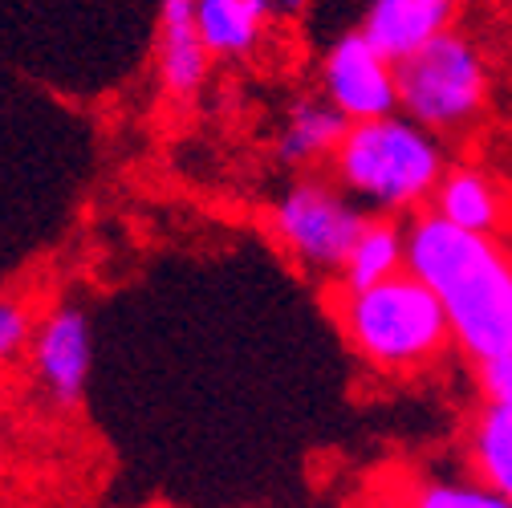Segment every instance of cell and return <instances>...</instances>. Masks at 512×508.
I'll return each mask as SVG.
<instances>
[{
	"mask_svg": "<svg viewBox=\"0 0 512 508\" xmlns=\"http://www.w3.org/2000/svg\"><path fill=\"white\" fill-rule=\"evenodd\" d=\"M407 273L435 293L452 346L472 366L512 350V252L496 236L419 212L407 220Z\"/></svg>",
	"mask_w": 512,
	"mask_h": 508,
	"instance_id": "obj_1",
	"label": "cell"
},
{
	"mask_svg": "<svg viewBox=\"0 0 512 508\" xmlns=\"http://www.w3.org/2000/svg\"><path fill=\"white\" fill-rule=\"evenodd\" d=\"M334 183L370 216H419L431 208L447 175L443 139L423 131L407 114L350 122L330 159Z\"/></svg>",
	"mask_w": 512,
	"mask_h": 508,
	"instance_id": "obj_2",
	"label": "cell"
},
{
	"mask_svg": "<svg viewBox=\"0 0 512 508\" xmlns=\"http://www.w3.org/2000/svg\"><path fill=\"white\" fill-rule=\"evenodd\" d=\"M334 317L358 362L387 378L427 374L447 358V350H456L443 305L411 273H399L370 289H338Z\"/></svg>",
	"mask_w": 512,
	"mask_h": 508,
	"instance_id": "obj_3",
	"label": "cell"
},
{
	"mask_svg": "<svg viewBox=\"0 0 512 508\" xmlns=\"http://www.w3.org/2000/svg\"><path fill=\"white\" fill-rule=\"evenodd\" d=\"M399 114L419 122L435 139L464 135L488 114L492 66L476 37L452 29L415 49L395 66Z\"/></svg>",
	"mask_w": 512,
	"mask_h": 508,
	"instance_id": "obj_4",
	"label": "cell"
},
{
	"mask_svg": "<svg viewBox=\"0 0 512 508\" xmlns=\"http://www.w3.org/2000/svg\"><path fill=\"white\" fill-rule=\"evenodd\" d=\"M366 220L370 212L322 175H297L269 208V232L277 248L293 265L326 281H338Z\"/></svg>",
	"mask_w": 512,
	"mask_h": 508,
	"instance_id": "obj_5",
	"label": "cell"
},
{
	"mask_svg": "<svg viewBox=\"0 0 512 508\" xmlns=\"http://www.w3.org/2000/svg\"><path fill=\"white\" fill-rule=\"evenodd\" d=\"M317 94L346 122H370V118L399 114L395 61L387 53H378L358 29H350L326 49Z\"/></svg>",
	"mask_w": 512,
	"mask_h": 508,
	"instance_id": "obj_6",
	"label": "cell"
},
{
	"mask_svg": "<svg viewBox=\"0 0 512 508\" xmlns=\"http://www.w3.org/2000/svg\"><path fill=\"white\" fill-rule=\"evenodd\" d=\"M33 366L57 407H78L94 366V330L78 305H57L33 330Z\"/></svg>",
	"mask_w": 512,
	"mask_h": 508,
	"instance_id": "obj_7",
	"label": "cell"
},
{
	"mask_svg": "<svg viewBox=\"0 0 512 508\" xmlns=\"http://www.w3.org/2000/svg\"><path fill=\"white\" fill-rule=\"evenodd\" d=\"M460 9L464 0H370L358 33L399 66L415 49L452 33L460 21Z\"/></svg>",
	"mask_w": 512,
	"mask_h": 508,
	"instance_id": "obj_8",
	"label": "cell"
},
{
	"mask_svg": "<svg viewBox=\"0 0 512 508\" xmlns=\"http://www.w3.org/2000/svg\"><path fill=\"white\" fill-rule=\"evenodd\" d=\"M427 212H435L460 232L496 236L508 220V196L496 183V175L484 167H447Z\"/></svg>",
	"mask_w": 512,
	"mask_h": 508,
	"instance_id": "obj_9",
	"label": "cell"
},
{
	"mask_svg": "<svg viewBox=\"0 0 512 508\" xmlns=\"http://www.w3.org/2000/svg\"><path fill=\"white\" fill-rule=\"evenodd\" d=\"M159 86L171 98H191L208 82V49L196 29V5L191 0H163L159 13Z\"/></svg>",
	"mask_w": 512,
	"mask_h": 508,
	"instance_id": "obj_10",
	"label": "cell"
},
{
	"mask_svg": "<svg viewBox=\"0 0 512 508\" xmlns=\"http://www.w3.org/2000/svg\"><path fill=\"white\" fill-rule=\"evenodd\" d=\"M346 118L322 98V94H313V98H297L289 102L281 126H277V139H273V155L293 167V171H305L317 167V163H330L342 135H346Z\"/></svg>",
	"mask_w": 512,
	"mask_h": 508,
	"instance_id": "obj_11",
	"label": "cell"
},
{
	"mask_svg": "<svg viewBox=\"0 0 512 508\" xmlns=\"http://www.w3.org/2000/svg\"><path fill=\"white\" fill-rule=\"evenodd\" d=\"M191 5H196V29L208 57L220 61L256 53L273 25L269 0H191Z\"/></svg>",
	"mask_w": 512,
	"mask_h": 508,
	"instance_id": "obj_12",
	"label": "cell"
},
{
	"mask_svg": "<svg viewBox=\"0 0 512 508\" xmlns=\"http://www.w3.org/2000/svg\"><path fill=\"white\" fill-rule=\"evenodd\" d=\"M399 273H407V224H399L391 216H370L334 285L342 293H350V289L382 285Z\"/></svg>",
	"mask_w": 512,
	"mask_h": 508,
	"instance_id": "obj_13",
	"label": "cell"
},
{
	"mask_svg": "<svg viewBox=\"0 0 512 508\" xmlns=\"http://www.w3.org/2000/svg\"><path fill=\"white\" fill-rule=\"evenodd\" d=\"M464 452H468V472L504 500H512V411L480 407L468 423Z\"/></svg>",
	"mask_w": 512,
	"mask_h": 508,
	"instance_id": "obj_14",
	"label": "cell"
},
{
	"mask_svg": "<svg viewBox=\"0 0 512 508\" xmlns=\"http://www.w3.org/2000/svg\"><path fill=\"white\" fill-rule=\"evenodd\" d=\"M395 508H512V500H504L468 472V476H411L399 488Z\"/></svg>",
	"mask_w": 512,
	"mask_h": 508,
	"instance_id": "obj_15",
	"label": "cell"
},
{
	"mask_svg": "<svg viewBox=\"0 0 512 508\" xmlns=\"http://www.w3.org/2000/svg\"><path fill=\"white\" fill-rule=\"evenodd\" d=\"M472 370H476L480 407L512 411V350H508V354H496V358H484V362H476Z\"/></svg>",
	"mask_w": 512,
	"mask_h": 508,
	"instance_id": "obj_16",
	"label": "cell"
},
{
	"mask_svg": "<svg viewBox=\"0 0 512 508\" xmlns=\"http://www.w3.org/2000/svg\"><path fill=\"white\" fill-rule=\"evenodd\" d=\"M33 342V322L17 301H0V358H13Z\"/></svg>",
	"mask_w": 512,
	"mask_h": 508,
	"instance_id": "obj_17",
	"label": "cell"
}]
</instances>
